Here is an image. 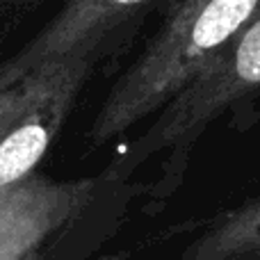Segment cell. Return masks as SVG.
Returning <instances> with one entry per match:
<instances>
[{
	"label": "cell",
	"mask_w": 260,
	"mask_h": 260,
	"mask_svg": "<svg viewBox=\"0 0 260 260\" xmlns=\"http://www.w3.org/2000/svg\"><path fill=\"white\" fill-rule=\"evenodd\" d=\"M260 0H178L101 103L89 139L94 146L160 112L251 21Z\"/></svg>",
	"instance_id": "obj_1"
},
{
	"label": "cell",
	"mask_w": 260,
	"mask_h": 260,
	"mask_svg": "<svg viewBox=\"0 0 260 260\" xmlns=\"http://www.w3.org/2000/svg\"><path fill=\"white\" fill-rule=\"evenodd\" d=\"M260 89V7L251 21L194 76V80L160 110L155 123L121 160L128 174L148 157L167 153L157 192L176 187L187 155L206 128L233 103Z\"/></svg>",
	"instance_id": "obj_2"
},
{
	"label": "cell",
	"mask_w": 260,
	"mask_h": 260,
	"mask_svg": "<svg viewBox=\"0 0 260 260\" xmlns=\"http://www.w3.org/2000/svg\"><path fill=\"white\" fill-rule=\"evenodd\" d=\"M96 53L32 69L0 89V187L35 174L94 69Z\"/></svg>",
	"instance_id": "obj_3"
},
{
	"label": "cell",
	"mask_w": 260,
	"mask_h": 260,
	"mask_svg": "<svg viewBox=\"0 0 260 260\" xmlns=\"http://www.w3.org/2000/svg\"><path fill=\"white\" fill-rule=\"evenodd\" d=\"M96 183L27 176L0 187V260H32L94 197Z\"/></svg>",
	"instance_id": "obj_4"
},
{
	"label": "cell",
	"mask_w": 260,
	"mask_h": 260,
	"mask_svg": "<svg viewBox=\"0 0 260 260\" xmlns=\"http://www.w3.org/2000/svg\"><path fill=\"white\" fill-rule=\"evenodd\" d=\"M151 3L153 0H67L39 35L0 69V89L41 64L96 53L114 27L137 16Z\"/></svg>",
	"instance_id": "obj_5"
},
{
	"label": "cell",
	"mask_w": 260,
	"mask_h": 260,
	"mask_svg": "<svg viewBox=\"0 0 260 260\" xmlns=\"http://www.w3.org/2000/svg\"><path fill=\"white\" fill-rule=\"evenodd\" d=\"M260 251V197L221 217L192 249V260H238Z\"/></svg>",
	"instance_id": "obj_6"
}]
</instances>
